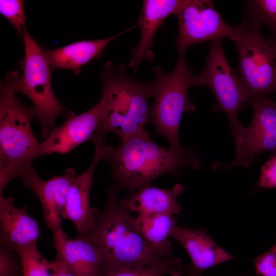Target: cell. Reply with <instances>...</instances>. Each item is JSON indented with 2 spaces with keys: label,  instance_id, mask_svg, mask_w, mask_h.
<instances>
[{
  "label": "cell",
  "instance_id": "cell-5",
  "mask_svg": "<svg viewBox=\"0 0 276 276\" xmlns=\"http://www.w3.org/2000/svg\"><path fill=\"white\" fill-rule=\"evenodd\" d=\"M185 55H178L176 66L170 73H165L158 66L151 68L154 75L152 82L154 102L150 107L149 121L157 133L168 140L170 147L177 149L182 148L179 140L182 116L196 109L188 97L194 76Z\"/></svg>",
  "mask_w": 276,
  "mask_h": 276
},
{
  "label": "cell",
  "instance_id": "cell-26",
  "mask_svg": "<svg viewBox=\"0 0 276 276\" xmlns=\"http://www.w3.org/2000/svg\"><path fill=\"white\" fill-rule=\"evenodd\" d=\"M256 276H276V244L254 261Z\"/></svg>",
  "mask_w": 276,
  "mask_h": 276
},
{
  "label": "cell",
  "instance_id": "cell-15",
  "mask_svg": "<svg viewBox=\"0 0 276 276\" xmlns=\"http://www.w3.org/2000/svg\"><path fill=\"white\" fill-rule=\"evenodd\" d=\"M189 0H145L143 2L137 26L141 35L137 45L132 50L129 66L137 70L143 60L154 59L152 51L155 33L164 21L169 16L177 14Z\"/></svg>",
  "mask_w": 276,
  "mask_h": 276
},
{
  "label": "cell",
  "instance_id": "cell-4",
  "mask_svg": "<svg viewBox=\"0 0 276 276\" xmlns=\"http://www.w3.org/2000/svg\"><path fill=\"white\" fill-rule=\"evenodd\" d=\"M6 78L1 83L0 99V195L12 179L20 178L41 156V143L31 127L33 107L16 97Z\"/></svg>",
  "mask_w": 276,
  "mask_h": 276
},
{
  "label": "cell",
  "instance_id": "cell-25",
  "mask_svg": "<svg viewBox=\"0 0 276 276\" xmlns=\"http://www.w3.org/2000/svg\"><path fill=\"white\" fill-rule=\"evenodd\" d=\"M0 276H24L17 253L2 246H0Z\"/></svg>",
  "mask_w": 276,
  "mask_h": 276
},
{
  "label": "cell",
  "instance_id": "cell-27",
  "mask_svg": "<svg viewBox=\"0 0 276 276\" xmlns=\"http://www.w3.org/2000/svg\"><path fill=\"white\" fill-rule=\"evenodd\" d=\"M257 187L260 189L276 188V152L271 154L261 167Z\"/></svg>",
  "mask_w": 276,
  "mask_h": 276
},
{
  "label": "cell",
  "instance_id": "cell-13",
  "mask_svg": "<svg viewBox=\"0 0 276 276\" xmlns=\"http://www.w3.org/2000/svg\"><path fill=\"white\" fill-rule=\"evenodd\" d=\"M100 102L78 115L70 112L66 121L55 127L41 142V155L54 153L65 154L87 140H90L101 120Z\"/></svg>",
  "mask_w": 276,
  "mask_h": 276
},
{
  "label": "cell",
  "instance_id": "cell-24",
  "mask_svg": "<svg viewBox=\"0 0 276 276\" xmlns=\"http://www.w3.org/2000/svg\"><path fill=\"white\" fill-rule=\"evenodd\" d=\"M0 13L23 37L26 29L24 1L1 0Z\"/></svg>",
  "mask_w": 276,
  "mask_h": 276
},
{
  "label": "cell",
  "instance_id": "cell-21",
  "mask_svg": "<svg viewBox=\"0 0 276 276\" xmlns=\"http://www.w3.org/2000/svg\"><path fill=\"white\" fill-rule=\"evenodd\" d=\"M184 268L177 257L168 262L139 268H124L108 271L105 276H182Z\"/></svg>",
  "mask_w": 276,
  "mask_h": 276
},
{
  "label": "cell",
  "instance_id": "cell-7",
  "mask_svg": "<svg viewBox=\"0 0 276 276\" xmlns=\"http://www.w3.org/2000/svg\"><path fill=\"white\" fill-rule=\"evenodd\" d=\"M245 31L235 42L239 55L238 72L248 104L276 91V61L268 39L261 34V24L249 18Z\"/></svg>",
  "mask_w": 276,
  "mask_h": 276
},
{
  "label": "cell",
  "instance_id": "cell-11",
  "mask_svg": "<svg viewBox=\"0 0 276 276\" xmlns=\"http://www.w3.org/2000/svg\"><path fill=\"white\" fill-rule=\"evenodd\" d=\"M77 175L74 169L68 168L61 175L44 180L31 167L21 177L24 185L38 197L42 206L43 221L53 234L62 228L69 191Z\"/></svg>",
  "mask_w": 276,
  "mask_h": 276
},
{
  "label": "cell",
  "instance_id": "cell-3",
  "mask_svg": "<svg viewBox=\"0 0 276 276\" xmlns=\"http://www.w3.org/2000/svg\"><path fill=\"white\" fill-rule=\"evenodd\" d=\"M101 78L102 114L90 141H105L106 134L113 132L123 141L145 130L149 121L148 100L152 95V82L134 79L123 64L116 68L110 61L105 63Z\"/></svg>",
  "mask_w": 276,
  "mask_h": 276
},
{
  "label": "cell",
  "instance_id": "cell-28",
  "mask_svg": "<svg viewBox=\"0 0 276 276\" xmlns=\"http://www.w3.org/2000/svg\"><path fill=\"white\" fill-rule=\"evenodd\" d=\"M53 261L57 276H75L58 253Z\"/></svg>",
  "mask_w": 276,
  "mask_h": 276
},
{
  "label": "cell",
  "instance_id": "cell-8",
  "mask_svg": "<svg viewBox=\"0 0 276 276\" xmlns=\"http://www.w3.org/2000/svg\"><path fill=\"white\" fill-rule=\"evenodd\" d=\"M222 39L212 43L203 70L193 78V86H208L216 103L214 112L223 111L229 120L235 140L244 129L238 112L248 104L247 94L238 75L230 66L221 45Z\"/></svg>",
  "mask_w": 276,
  "mask_h": 276
},
{
  "label": "cell",
  "instance_id": "cell-9",
  "mask_svg": "<svg viewBox=\"0 0 276 276\" xmlns=\"http://www.w3.org/2000/svg\"><path fill=\"white\" fill-rule=\"evenodd\" d=\"M178 20L175 44L179 55H185L191 45L228 37L234 42L245 31V24L233 27L227 24L209 0H189L176 14Z\"/></svg>",
  "mask_w": 276,
  "mask_h": 276
},
{
  "label": "cell",
  "instance_id": "cell-2",
  "mask_svg": "<svg viewBox=\"0 0 276 276\" xmlns=\"http://www.w3.org/2000/svg\"><path fill=\"white\" fill-rule=\"evenodd\" d=\"M117 192L113 186H108L104 207L98 213L85 236L103 255L107 272L164 263L173 259L174 257H163L148 245L136 226L135 218L118 200Z\"/></svg>",
  "mask_w": 276,
  "mask_h": 276
},
{
  "label": "cell",
  "instance_id": "cell-1",
  "mask_svg": "<svg viewBox=\"0 0 276 276\" xmlns=\"http://www.w3.org/2000/svg\"><path fill=\"white\" fill-rule=\"evenodd\" d=\"M106 159L112 167L113 186L117 191L125 189L131 192L164 174L177 177L185 168L201 169L200 159L194 151L163 147L145 130L121 141Z\"/></svg>",
  "mask_w": 276,
  "mask_h": 276
},
{
  "label": "cell",
  "instance_id": "cell-20",
  "mask_svg": "<svg viewBox=\"0 0 276 276\" xmlns=\"http://www.w3.org/2000/svg\"><path fill=\"white\" fill-rule=\"evenodd\" d=\"M136 226L148 245L166 259H171L172 246L169 241L176 225L177 218L167 214H139L135 218Z\"/></svg>",
  "mask_w": 276,
  "mask_h": 276
},
{
  "label": "cell",
  "instance_id": "cell-14",
  "mask_svg": "<svg viewBox=\"0 0 276 276\" xmlns=\"http://www.w3.org/2000/svg\"><path fill=\"white\" fill-rule=\"evenodd\" d=\"M39 225L25 206H16L14 199L0 195V246L17 254L36 245Z\"/></svg>",
  "mask_w": 276,
  "mask_h": 276
},
{
  "label": "cell",
  "instance_id": "cell-22",
  "mask_svg": "<svg viewBox=\"0 0 276 276\" xmlns=\"http://www.w3.org/2000/svg\"><path fill=\"white\" fill-rule=\"evenodd\" d=\"M24 276H57L53 261H49L38 251L36 245L17 254Z\"/></svg>",
  "mask_w": 276,
  "mask_h": 276
},
{
  "label": "cell",
  "instance_id": "cell-23",
  "mask_svg": "<svg viewBox=\"0 0 276 276\" xmlns=\"http://www.w3.org/2000/svg\"><path fill=\"white\" fill-rule=\"evenodd\" d=\"M249 18L265 24L276 38V0L247 1Z\"/></svg>",
  "mask_w": 276,
  "mask_h": 276
},
{
  "label": "cell",
  "instance_id": "cell-19",
  "mask_svg": "<svg viewBox=\"0 0 276 276\" xmlns=\"http://www.w3.org/2000/svg\"><path fill=\"white\" fill-rule=\"evenodd\" d=\"M136 26L107 38L81 40L52 50L42 48V51L53 69L72 70L76 73L79 72L82 66L99 55L110 42L132 30Z\"/></svg>",
  "mask_w": 276,
  "mask_h": 276
},
{
  "label": "cell",
  "instance_id": "cell-30",
  "mask_svg": "<svg viewBox=\"0 0 276 276\" xmlns=\"http://www.w3.org/2000/svg\"><path fill=\"white\" fill-rule=\"evenodd\" d=\"M183 275H185V276H202V275L196 274H194L190 272H188L185 270V269H184Z\"/></svg>",
  "mask_w": 276,
  "mask_h": 276
},
{
  "label": "cell",
  "instance_id": "cell-10",
  "mask_svg": "<svg viewBox=\"0 0 276 276\" xmlns=\"http://www.w3.org/2000/svg\"><path fill=\"white\" fill-rule=\"evenodd\" d=\"M254 110L250 124L235 139L236 155L228 164L214 163L213 168L226 170L242 166L249 167L255 157L265 152H276V102L267 96L249 104Z\"/></svg>",
  "mask_w": 276,
  "mask_h": 276
},
{
  "label": "cell",
  "instance_id": "cell-17",
  "mask_svg": "<svg viewBox=\"0 0 276 276\" xmlns=\"http://www.w3.org/2000/svg\"><path fill=\"white\" fill-rule=\"evenodd\" d=\"M170 238L179 242L187 252L191 263L184 269L194 274L202 275L204 270L235 258L215 242L203 228L176 225Z\"/></svg>",
  "mask_w": 276,
  "mask_h": 276
},
{
  "label": "cell",
  "instance_id": "cell-16",
  "mask_svg": "<svg viewBox=\"0 0 276 276\" xmlns=\"http://www.w3.org/2000/svg\"><path fill=\"white\" fill-rule=\"evenodd\" d=\"M55 247L75 276H105L103 255L85 237L69 238L62 228L53 234Z\"/></svg>",
  "mask_w": 276,
  "mask_h": 276
},
{
  "label": "cell",
  "instance_id": "cell-18",
  "mask_svg": "<svg viewBox=\"0 0 276 276\" xmlns=\"http://www.w3.org/2000/svg\"><path fill=\"white\" fill-rule=\"evenodd\" d=\"M185 187L176 184L172 189H163L150 184L132 192L120 202L129 212L139 214H167L179 215L182 208L178 201Z\"/></svg>",
  "mask_w": 276,
  "mask_h": 276
},
{
  "label": "cell",
  "instance_id": "cell-6",
  "mask_svg": "<svg viewBox=\"0 0 276 276\" xmlns=\"http://www.w3.org/2000/svg\"><path fill=\"white\" fill-rule=\"evenodd\" d=\"M23 40L25 57L22 74L16 71L7 75L14 91L27 97L33 103L36 118L46 138L55 127L58 116L64 115L65 108L56 98L52 85V71L40 47L25 29Z\"/></svg>",
  "mask_w": 276,
  "mask_h": 276
},
{
  "label": "cell",
  "instance_id": "cell-29",
  "mask_svg": "<svg viewBox=\"0 0 276 276\" xmlns=\"http://www.w3.org/2000/svg\"><path fill=\"white\" fill-rule=\"evenodd\" d=\"M271 44L274 56L276 61V38L272 37L268 39Z\"/></svg>",
  "mask_w": 276,
  "mask_h": 276
},
{
  "label": "cell",
  "instance_id": "cell-12",
  "mask_svg": "<svg viewBox=\"0 0 276 276\" xmlns=\"http://www.w3.org/2000/svg\"><path fill=\"white\" fill-rule=\"evenodd\" d=\"M95 150L92 160L86 170L78 175L73 182L67 196L65 220H70L79 236L85 237L91 228L99 210L91 206L90 192L94 173L98 163L106 158L113 147L105 141H95Z\"/></svg>",
  "mask_w": 276,
  "mask_h": 276
}]
</instances>
